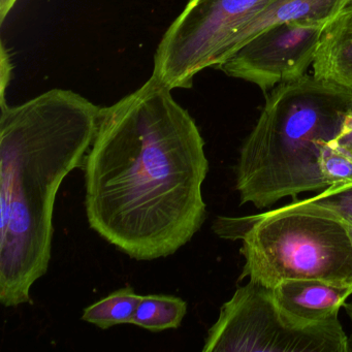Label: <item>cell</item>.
<instances>
[{
    "label": "cell",
    "mask_w": 352,
    "mask_h": 352,
    "mask_svg": "<svg viewBox=\"0 0 352 352\" xmlns=\"http://www.w3.org/2000/svg\"><path fill=\"white\" fill-rule=\"evenodd\" d=\"M346 5L352 6V0H346Z\"/></svg>",
    "instance_id": "obj_19"
},
{
    "label": "cell",
    "mask_w": 352,
    "mask_h": 352,
    "mask_svg": "<svg viewBox=\"0 0 352 352\" xmlns=\"http://www.w3.org/2000/svg\"><path fill=\"white\" fill-rule=\"evenodd\" d=\"M1 77H0V84H1V88H0V92H1V98L0 100L1 102H6L5 94L6 88L9 86L10 78H11L12 65L11 61H10L9 54L6 51L5 46L1 47ZM0 102V104H1Z\"/></svg>",
    "instance_id": "obj_15"
},
{
    "label": "cell",
    "mask_w": 352,
    "mask_h": 352,
    "mask_svg": "<svg viewBox=\"0 0 352 352\" xmlns=\"http://www.w3.org/2000/svg\"><path fill=\"white\" fill-rule=\"evenodd\" d=\"M271 0H189L162 36L153 77L173 90L192 87L199 72L217 67L236 30Z\"/></svg>",
    "instance_id": "obj_6"
},
{
    "label": "cell",
    "mask_w": 352,
    "mask_h": 352,
    "mask_svg": "<svg viewBox=\"0 0 352 352\" xmlns=\"http://www.w3.org/2000/svg\"><path fill=\"white\" fill-rule=\"evenodd\" d=\"M170 91L152 76L102 108L82 168L90 228L139 261L175 254L207 218L205 141Z\"/></svg>",
    "instance_id": "obj_1"
},
{
    "label": "cell",
    "mask_w": 352,
    "mask_h": 352,
    "mask_svg": "<svg viewBox=\"0 0 352 352\" xmlns=\"http://www.w3.org/2000/svg\"><path fill=\"white\" fill-rule=\"evenodd\" d=\"M141 298L133 286H125L84 309L82 320L102 329L131 323Z\"/></svg>",
    "instance_id": "obj_12"
},
{
    "label": "cell",
    "mask_w": 352,
    "mask_h": 352,
    "mask_svg": "<svg viewBox=\"0 0 352 352\" xmlns=\"http://www.w3.org/2000/svg\"><path fill=\"white\" fill-rule=\"evenodd\" d=\"M346 226V230H347L348 236H349L350 242H351L352 245V226L351 224L346 223V222H344Z\"/></svg>",
    "instance_id": "obj_18"
},
{
    "label": "cell",
    "mask_w": 352,
    "mask_h": 352,
    "mask_svg": "<svg viewBox=\"0 0 352 352\" xmlns=\"http://www.w3.org/2000/svg\"><path fill=\"white\" fill-rule=\"evenodd\" d=\"M345 3L346 0H271L230 38L222 51L219 65L269 28L292 20L331 19Z\"/></svg>",
    "instance_id": "obj_9"
},
{
    "label": "cell",
    "mask_w": 352,
    "mask_h": 352,
    "mask_svg": "<svg viewBox=\"0 0 352 352\" xmlns=\"http://www.w3.org/2000/svg\"><path fill=\"white\" fill-rule=\"evenodd\" d=\"M0 302L32 304L47 273L61 183L84 166L102 108L52 89L19 106L0 104Z\"/></svg>",
    "instance_id": "obj_2"
},
{
    "label": "cell",
    "mask_w": 352,
    "mask_h": 352,
    "mask_svg": "<svg viewBox=\"0 0 352 352\" xmlns=\"http://www.w3.org/2000/svg\"><path fill=\"white\" fill-rule=\"evenodd\" d=\"M331 19H296L261 32L217 69L258 86L263 94L306 75Z\"/></svg>",
    "instance_id": "obj_7"
},
{
    "label": "cell",
    "mask_w": 352,
    "mask_h": 352,
    "mask_svg": "<svg viewBox=\"0 0 352 352\" xmlns=\"http://www.w3.org/2000/svg\"><path fill=\"white\" fill-rule=\"evenodd\" d=\"M17 1L18 0H0V22L1 24L5 22L6 18L13 10L14 6Z\"/></svg>",
    "instance_id": "obj_16"
},
{
    "label": "cell",
    "mask_w": 352,
    "mask_h": 352,
    "mask_svg": "<svg viewBox=\"0 0 352 352\" xmlns=\"http://www.w3.org/2000/svg\"><path fill=\"white\" fill-rule=\"evenodd\" d=\"M338 316L298 325L274 302L271 288L248 281L222 305L204 352H347Z\"/></svg>",
    "instance_id": "obj_5"
},
{
    "label": "cell",
    "mask_w": 352,
    "mask_h": 352,
    "mask_svg": "<svg viewBox=\"0 0 352 352\" xmlns=\"http://www.w3.org/2000/svg\"><path fill=\"white\" fill-rule=\"evenodd\" d=\"M344 308H345L346 312H347L348 316H349L350 321L352 323V302L351 304H345L344 305Z\"/></svg>",
    "instance_id": "obj_17"
},
{
    "label": "cell",
    "mask_w": 352,
    "mask_h": 352,
    "mask_svg": "<svg viewBox=\"0 0 352 352\" xmlns=\"http://www.w3.org/2000/svg\"><path fill=\"white\" fill-rule=\"evenodd\" d=\"M280 310L298 325H311L338 316L352 294V286L315 279H289L271 288Z\"/></svg>",
    "instance_id": "obj_8"
},
{
    "label": "cell",
    "mask_w": 352,
    "mask_h": 352,
    "mask_svg": "<svg viewBox=\"0 0 352 352\" xmlns=\"http://www.w3.org/2000/svg\"><path fill=\"white\" fill-rule=\"evenodd\" d=\"M187 313V302L170 294L142 296L131 323L147 331L176 329L182 324Z\"/></svg>",
    "instance_id": "obj_11"
},
{
    "label": "cell",
    "mask_w": 352,
    "mask_h": 352,
    "mask_svg": "<svg viewBox=\"0 0 352 352\" xmlns=\"http://www.w3.org/2000/svg\"><path fill=\"white\" fill-rule=\"evenodd\" d=\"M241 254L245 263L239 281L248 278L267 288L289 279L352 286V245L345 223L310 197L254 215Z\"/></svg>",
    "instance_id": "obj_4"
},
{
    "label": "cell",
    "mask_w": 352,
    "mask_h": 352,
    "mask_svg": "<svg viewBox=\"0 0 352 352\" xmlns=\"http://www.w3.org/2000/svg\"><path fill=\"white\" fill-rule=\"evenodd\" d=\"M310 199L335 212L344 222L352 226V184L333 185Z\"/></svg>",
    "instance_id": "obj_14"
},
{
    "label": "cell",
    "mask_w": 352,
    "mask_h": 352,
    "mask_svg": "<svg viewBox=\"0 0 352 352\" xmlns=\"http://www.w3.org/2000/svg\"><path fill=\"white\" fill-rule=\"evenodd\" d=\"M321 172L329 187L352 184V157L329 145L321 154Z\"/></svg>",
    "instance_id": "obj_13"
},
{
    "label": "cell",
    "mask_w": 352,
    "mask_h": 352,
    "mask_svg": "<svg viewBox=\"0 0 352 352\" xmlns=\"http://www.w3.org/2000/svg\"><path fill=\"white\" fill-rule=\"evenodd\" d=\"M351 106V90L314 75L274 88L241 147L234 170L241 205L263 209L327 190L321 154L341 133Z\"/></svg>",
    "instance_id": "obj_3"
},
{
    "label": "cell",
    "mask_w": 352,
    "mask_h": 352,
    "mask_svg": "<svg viewBox=\"0 0 352 352\" xmlns=\"http://www.w3.org/2000/svg\"><path fill=\"white\" fill-rule=\"evenodd\" d=\"M313 75L352 91V6L329 20L313 63Z\"/></svg>",
    "instance_id": "obj_10"
}]
</instances>
